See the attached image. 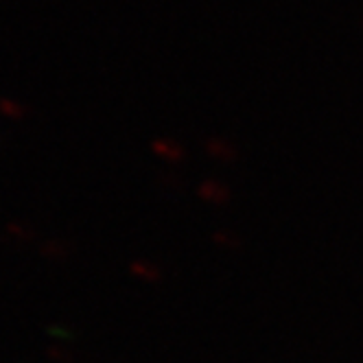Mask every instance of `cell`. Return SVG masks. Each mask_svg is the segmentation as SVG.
Wrapping results in <instances>:
<instances>
[{
    "mask_svg": "<svg viewBox=\"0 0 363 363\" xmlns=\"http://www.w3.org/2000/svg\"><path fill=\"white\" fill-rule=\"evenodd\" d=\"M0 110L7 112L9 116H22V112H24L20 106H16V103H11V101H0Z\"/></svg>",
    "mask_w": 363,
    "mask_h": 363,
    "instance_id": "cell-1",
    "label": "cell"
}]
</instances>
